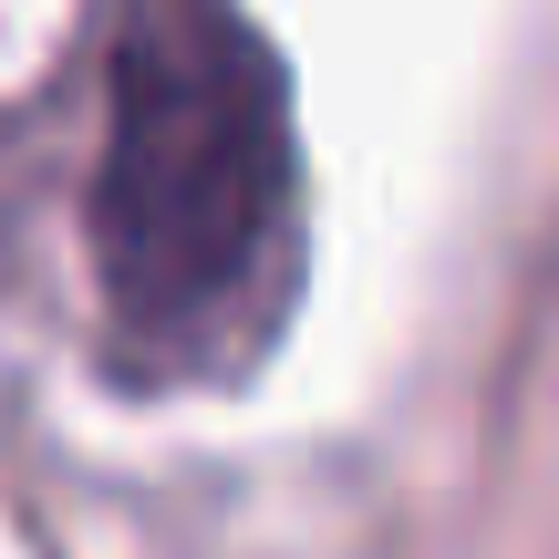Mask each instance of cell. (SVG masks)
Segmentation results:
<instances>
[{
	"instance_id": "6da1fadb",
	"label": "cell",
	"mask_w": 559,
	"mask_h": 559,
	"mask_svg": "<svg viewBox=\"0 0 559 559\" xmlns=\"http://www.w3.org/2000/svg\"><path fill=\"white\" fill-rule=\"evenodd\" d=\"M290 270L280 73L228 0H124L104 52L94 280L135 362H218L260 342Z\"/></svg>"
}]
</instances>
